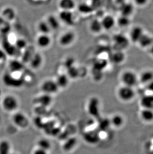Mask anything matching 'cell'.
Returning <instances> with one entry per match:
<instances>
[{"label":"cell","mask_w":153,"mask_h":154,"mask_svg":"<svg viewBox=\"0 0 153 154\" xmlns=\"http://www.w3.org/2000/svg\"><path fill=\"white\" fill-rule=\"evenodd\" d=\"M150 52L151 55L153 57V45L151 47L150 50Z\"/></svg>","instance_id":"7dc6e473"},{"label":"cell","mask_w":153,"mask_h":154,"mask_svg":"<svg viewBox=\"0 0 153 154\" xmlns=\"http://www.w3.org/2000/svg\"><path fill=\"white\" fill-rule=\"evenodd\" d=\"M112 61L116 64H120L125 60V54L123 51H116L111 56Z\"/></svg>","instance_id":"83f0119b"},{"label":"cell","mask_w":153,"mask_h":154,"mask_svg":"<svg viewBox=\"0 0 153 154\" xmlns=\"http://www.w3.org/2000/svg\"><path fill=\"white\" fill-rule=\"evenodd\" d=\"M79 71L78 69L73 66L72 67L68 69V76L69 77H71L72 79H76L79 76Z\"/></svg>","instance_id":"f35d334b"},{"label":"cell","mask_w":153,"mask_h":154,"mask_svg":"<svg viewBox=\"0 0 153 154\" xmlns=\"http://www.w3.org/2000/svg\"><path fill=\"white\" fill-rule=\"evenodd\" d=\"M16 16V12L12 8H6L2 12V17L8 22L13 20Z\"/></svg>","instance_id":"603a6c76"},{"label":"cell","mask_w":153,"mask_h":154,"mask_svg":"<svg viewBox=\"0 0 153 154\" xmlns=\"http://www.w3.org/2000/svg\"><path fill=\"white\" fill-rule=\"evenodd\" d=\"M110 125H111L110 120L106 118L101 119L100 121L98 124V128L100 129V131H106V130L108 129Z\"/></svg>","instance_id":"d590c367"},{"label":"cell","mask_w":153,"mask_h":154,"mask_svg":"<svg viewBox=\"0 0 153 154\" xmlns=\"http://www.w3.org/2000/svg\"><path fill=\"white\" fill-rule=\"evenodd\" d=\"M121 80L123 85L133 87L137 83L138 77L134 72L128 70L123 73L121 76Z\"/></svg>","instance_id":"7a4b0ae2"},{"label":"cell","mask_w":153,"mask_h":154,"mask_svg":"<svg viewBox=\"0 0 153 154\" xmlns=\"http://www.w3.org/2000/svg\"><path fill=\"white\" fill-rule=\"evenodd\" d=\"M76 144V140L75 138H71L68 140L64 145V149L66 151H69L74 148Z\"/></svg>","instance_id":"8d00e7d4"},{"label":"cell","mask_w":153,"mask_h":154,"mask_svg":"<svg viewBox=\"0 0 153 154\" xmlns=\"http://www.w3.org/2000/svg\"><path fill=\"white\" fill-rule=\"evenodd\" d=\"M117 95L121 100L129 102L134 98L135 92L133 87L123 85L119 87L117 90Z\"/></svg>","instance_id":"6da1fadb"},{"label":"cell","mask_w":153,"mask_h":154,"mask_svg":"<svg viewBox=\"0 0 153 154\" xmlns=\"http://www.w3.org/2000/svg\"><path fill=\"white\" fill-rule=\"evenodd\" d=\"M38 148L48 151L51 147V144L50 141L46 138H41L38 141Z\"/></svg>","instance_id":"d6a6232c"},{"label":"cell","mask_w":153,"mask_h":154,"mask_svg":"<svg viewBox=\"0 0 153 154\" xmlns=\"http://www.w3.org/2000/svg\"><path fill=\"white\" fill-rule=\"evenodd\" d=\"M141 104L143 108L153 109V95H148L144 96L141 100Z\"/></svg>","instance_id":"cb8c5ba5"},{"label":"cell","mask_w":153,"mask_h":154,"mask_svg":"<svg viewBox=\"0 0 153 154\" xmlns=\"http://www.w3.org/2000/svg\"><path fill=\"white\" fill-rule=\"evenodd\" d=\"M133 12L134 7L131 3H127L125 2L120 5V12L122 16L129 17L133 14Z\"/></svg>","instance_id":"4fadbf2b"},{"label":"cell","mask_w":153,"mask_h":154,"mask_svg":"<svg viewBox=\"0 0 153 154\" xmlns=\"http://www.w3.org/2000/svg\"><path fill=\"white\" fill-rule=\"evenodd\" d=\"M60 20L65 23V25L72 26L74 25V15L72 11H61L59 14Z\"/></svg>","instance_id":"ba28073f"},{"label":"cell","mask_w":153,"mask_h":154,"mask_svg":"<svg viewBox=\"0 0 153 154\" xmlns=\"http://www.w3.org/2000/svg\"><path fill=\"white\" fill-rule=\"evenodd\" d=\"M46 21L49 25L51 30H57L60 28L59 20L54 15H49Z\"/></svg>","instance_id":"44dd1931"},{"label":"cell","mask_w":153,"mask_h":154,"mask_svg":"<svg viewBox=\"0 0 153 154\" xmlns=\"http://www.w3.org/2000/svg\"><path fill=\"white\" fill-rule=\"evenodd\" d=\"M51 42V39L48 35L41 34L36 39V43L41 48H46L49 47Z\"/></svg>","instance_id":"5bb4252c"},{"label":"cell","mask_w":153,"mask_h":154,"mask_svg":"<svg viewBox=\"0 0 153 154\" xmlns=\"http://www.w3.org/2000/svg\"><path fill=\"white\" fill-rule=\"evenodd\" d=\"M75 35L72 32H67L62 35L60 38L59 44L62 47H68L74 42Z\"/></svg>","instance_id":"30bf717a"},{"label":"cell","mask_w":153,"mask_h":154,"mask_svg":"<svg viewBox=\"0 0 153 154\" xmlns=\"http://www.w3.org/2000/svg\"><path fill=\"white\" fill-rule=\"evenodd\" d=\"M9 68L13 72H16L21 71L23 69V65L19 60H14L10 63Z\"/></svg>","instance_id":"f546056e"},{"label":"cell","mask_w":153,"mask_h":154,"mask_svg":"<svg viewBox=\"0 0 153 154\" xmlns=\"http://www.w3.org/2000/svg\"><path fill=\"white\" fill-rule=\"evenodd\" d=\"M78 10L80 13L82 14H89L94 11L91 5L85 2L80 3L78 5Z\"/></svg>","instance_id":"4316f807"},{"label":"cell","mask_w":153,"mask_h":154,"mask_svg":"<svg viewBox=\"0 0 153 154\" xmlns=\"http://www.w3.org/2000/svg\"><path fill=\"white\" fill-rule=\"evenodd\" d=\"M3 82L4 85L12 88H19L23 85L22 79H17L9 73H6L3 76Z\"/></svg>","instance_id":"5b68a950"},{"label":"cell","mask_w":153,"mask_h":154,"mask_svg":"<svg viewBox=\"0 0 153 154\" xmlns=\"http://www.w3.org/2000/svg\"><path fill=\"white\" fill-rule=\"evenodd\" d=\"M2 106L4 109L8 112L16 110L19 106L17 99L13 95H8L3 99Z\"/></svg>","instance_id":"3957f363"},{"label":"cell","mask_w":153,"mask_h":154,"mask_svg":"<svg viewBox=\"0 0 153 154\" xmlns=\"http://www.w3.org/2000/svg\"><path fill=\"white\" fill-rule=\"evenodd\" d=\"M41 88L44 94L50 95L56 93L59 89V87L55 81L48 79L42 83Z\"/></svg>","instance_id":"8992f818"},{"label":"cell","mask_w":153,"mask_h":154,"mask_svg":"<svg viewBox=\"0 0 153 154\" xmlns=\"http://www.w3.org/2000/svg\"><path fill=\"white\" fill-rule=\"evenodd\" d=\"M3 46L4 52H6V54H8L10 56L14 55L16 54V50H18L16 49L15 45H13L9 41L6 40L4 41Z\"/></svg>","instance_id":"484cf974"},{"label":"cell","mask_w":153,"mask_h":154,"mask_svg":"<svg viewBox=\"0 0 153 154\" xmlns=\"http://www.w3.org/2000/svg\"><path fill=\"white\" fill-rule=\"evenodd\" d=\"M55 82L59 88H64L68 86L69 79L68 75L65 74H60L57 76Z\"/></svg>","instance_id":"d4e9b609"},{"label":"cell","mask_w":153,"mask_h":154,"mask_svg":"<svg viewBox=\"0 0 153 154\" xmlns=\"http://www.w3.org/2000/svg\"><path fill=\"white\" fill-rule=\"evenodd\" d=\"M103 4L102 0H92L91 3L90 4L92 9L94 10H97L100 9V7H101Z\"/></svg>","instance_id":"60d3db41"},{"label":"cell","mask_w":153,"mask_h":154,"mask_svg":"<svg viewBox=\"0 0 153 154\" xmlns=\"http://www.w3.org/2000/svg\"><path fill=\"white\" fill-rule=\"evenodd\" d=\"M32 154H48V153L47 151L45 150L38 148L33 152Z\"/></svg>","instance_id":"7bdbcfd3"},{"label":"cell","mask_w":153,"mask_h":154,"mask_svg":"<svg viewBox=\"0 0 153 154\" xmlns=\"http://www.w3.org/2000/svg\"><path fill=\"white\" fill-rule=\"evenodd\" d=\"M148 89L149 91L153 92V81L147 85Z\"/></svg>","instance_id":"f6af8a7d"},{"label":"cell","mask_w":153,"mask_h":154,"mask_svg":"<svg viewBox=\"0 0 153 154\" xmlns=\"http://www.w3.org/2000/svg\"><path fill=\"white\" fill-rule=\"evenodd\" d=\"M59 6L62 11H71L75 8L76 3L74 0H60Z\"/></svg>","instance_id":"2e32d148"},{"label":"cell","mask_w":153,"mask_h":154,"mask_svg":"<svg viewBox=\"0 0 153 154\" xmlns=\"http://www.w3.org/2000/svg\"><path fill=\"white\" fill-rule=\"evenodd\" d=\"M101 23L103 29L108 31L114 27L116 21L112 16L107 15L103 17L101 20Z\"/></svg>","instance_id":"7c38bea8"},{"label":"cell","mask_w":153,"mask_h":154,"mask_svg":"<svg viewBox=\"0 0 153 154\" xmlns=\"http://www.w3.org/2000/svg\"><path fill=\"white\" fill-rule=\"evenodd\" d=\"M1 90L0 89V95H1Z\"/></svg>","instance_id":"c3c4849f"},{"label":"cell","mask_w":153,"mask_h":154,"mask_svg":"<svg viewBox=\"0 0 153 154\" xmlns=\"http://www.w3.org/2000/svg\"><path fill=\"white\" fill-rule=\"evenodd\" d=\"M111 125L116 128H120L124 124V119L123 117L119 114H116L110 120Z\"/></svg>","instance_id":"f1b7e54d"},{"label":"cell","mask_w":153,"mask_h":154,"mask_svg":"<svg viewBox=\"0 0 153 154\" xmlns=\"http://www.w3.org/2000/svg\"><path fill=\"white\" fill-rule=\"evenodd\" d=\"M51 99V96L50 95L46 94H44L42 95V96H40L39 97V101L40 103H41L42 104L44 105L49 104L50 103Z\"/></svg>","instance_id":"ab89813d"},{"label":"cell","mask_w":153,"mask_h":154,"mask_svg":"<svg viewBox=\"0 0 153 154\" xmlns=\"http://www.w3.org/2000/svg\"><path fill=\"white\" fill-rule=\"evenodd\" d=\"M7 54L4 50H0V60H6Z\"/></svg>","instance_id":"ee69618b"},{"label":"cell","mask_w":153,"mask_h":154,"mask_svg":"<svg viewBox=\"0 0 153 154\" xmlns=\"http://www.w3.org/2000/svg\"><path fill=\"white\" fill-rule=\"evenodd\" d=\"M42 57L41 54L38 53L33 54L31 60H29L31 67L35 69H38L42 64Z\"/></svg>","instance_id":"e0dca14e"},{"label":"cell","mask_w":153,"mask_h":154,"mask_svg":"<svg viewBox=\"0 0 153 154\" xmlns=\"http://www.w3.org/2000/svg\"><path fill=\"white\" fill-rule=\"evenodd\" d=\"M114 45L116 48V51H122L128 46V40L124 35L118 34L113 37Z\"/></svg>","instance_id":"52a82bcc"},{"label":"cell","mask_w":153,"mask_h":154,"mask_svg":"<svg viewBox=\"0 0 153 154\" xmlns=\"http://www.w3.org/2000/svg\"><path fill=\"white\" fill-rule=\"evenodd\" d=\"M10 26L9 22L5 20L3 17H0V32L3 34H6L9 32Z\"/></svg>","instance_id":"836d02e7"},{"label":"cell","mask_w":153,"mask_h":154,"mask_svg":"<svg viewBox=\"0 0 153 154\" xmlns=\"http://www.w3.org/2000/svg\"><path fill=\"white\" fill-rule=\"evenodd\" d=\"M117 25L121 28H126L130 25V20L129 17L121 15L117 20Z\"/></svg>","instance_id":"e575fe53"},{"label":"cell","mask_w":153,"mask_h":154,"mask_svg":"<svg viewBox=\"0 0 153 154\" xmlns=\"http://www.w3.org/2000/svg\"><path fill=\"white\" fill-rule=\"evenodd\" d=\"M13 120L14 123L19 128H25L28 125V120L26 116L22 113H16L14 115Z\"/></svg>","instance_id":"9c48e42d"},{"label":"cell","mask_w":153,"mask_h":154,"mask_svg":"<svg viewBox=\"0 0 153 154\" xmlns=\"http://www.w3.org/2000/svg\"><path fill=\"white\" fill-rule=\"evenodd\" d=\"M144 34L142 28L140 26L133 27L130 31L129 37L130 41L133 43H138L140 38Z\"/></svg>","instance_id":"8fae6325"},{"label":"cell","mask_w":153,"mask_h":154,"mask_svg":"<svg viewBox=\"0 0 153 154\" xmlns=\"http://www.w3.org/2000/svg\"><path fill=\"white\" fill-rule=\"evenodd\" d=\"M140 82L143 84L148 85L153 81V71L148 70L143 71L140 76Z\"/></svg>","instance_id":"7402d4cb"},{"label":"cell","mask_w":153,"mask_h":154,"mask_svg":"<svg viewBox=\"0 0 153 154\" xmlns=\"http://www.w3.org/2000/svg\"><path fill=\"white\" fill-rule=\"evenodd\" d=\"M84 139L89 144H95L99 141L100 136L97 132L90 131L85 134Z\"/></svg>","instance_id":"ac0fdd59"},{"label":"cell","mask_w":153,"mask_h":154,"mask_svg":"<svg viewBox=\"0 0 153 154\" xmlns=\"http://www.w3.org/2000/svg\"><path fill=\"white\" fill-rule=\"evenodd\" d=\"M90 29L94 34H98L103 29L101 20L98 19H93L90 25Z\"/></svg>","instance_id":"d6986e66"},{"label":"cell","mask_w":153,"mask_h":154,"mask_svg":"<svg viewBox=\"0 0 153 154\" xmlns=\"http://www.w3.org/2000/svg\"><path fill=\"white\" fill-rule=\"evenodd\" d=\"M38 29L41 34L44 35H48L51 31L47 23L44 20L39 22L38 25Z\"/></svg>","instance_id":"4dcf8cb0"},{"label":"cell","mask_w":153,"mask_h":154,"mask_svg":"<svg viewBox=\"0 0 153 154\" xmlns=\"http://www.w3.org/2000/svg\"><path fill=\"white\" fill-rule=\"evenodd\" d=\"M140 116L144 121L148 123L153 121V110L152 109L143 108L140 112Z\"/></svg>","instance_id":"ffe728a7"},{"label":"cell","mask_w":153,"mask_h":154,"mask_svg":"<svg viewBox=\"0 0 153 154\" xmlns=\"http://www.w3.org/2000/svg\"><path fill=\"white\" fill-rule=\"evenodd\" d=\"M15 47L18 50H22L26 48L27 42L25 39L19 38L16 41L15 43Z\"/></svg>","instance_id":"74e56055"},{"label":"cell","mask_w":153,"mask_h":154,"mask_svg":"<svg viewBox=\"0 0 153 154\" xmlns=\"http://www.w3.org/2000/svg\"><path fill=\"white\" fill-rule=\"evenodd\" d=\"M88 112L92 116L97 118L100 115V101L95 97H92L88 104Z\"/></svg>","instance_id":"277c9868"},{"label":"cell","mask_w":153,"mask_h":154,"mask_svg":"<svg viewBox=\"0 0 153 154\" xmlns=\"http://www.w3.org/2000/svg\"><path fill=\"white\" fill-rule=\"evenodd\" d=\"M138 44L142 48H147L153 45V38L147 34H144L139 39Z\"/></svg>","instance_id":"9a60e30c"},{"label":"cell","mask_w":153,"mask_h":154,"mask_svg":"<svg viewBox=\"0 0 153 154\" xmlns=\"http://www.w3.org/2000/svg\"><path fill=\"white\" fill-rule=\"evenodd\" d=\"M117 4L122 5L123 3H125L126 2V0H115Z\"/></svg>","instance_id":"bcb514c9"},{"label":"cell","mask_w":153,"mask_h":154,"mask_svg":"<svg viewBox=\"0 0 153 154\" xmlns=\"http://www.w3.org/2000/svg\"><path fill=\"white\" fill-rule=\"evenodd\" d=\"M148 0H134V2L135 4L140 7L144 6L147 4Z\"/></svg>","instance_id":"b9f144b4"},{"label":"cell","mask_w":153,"mask_h":154,"mask_svg":"<svg viewBox=\"0 0 153 154\" xmlns=\"http://www.w3.org/2000/svg\"><path fill=\"white\" fill-rule=\"evenodd\" d=\"M10 144L7 140H2L0 142V154H10Z\"/></svg>","instance_id":"1f68e13d"}]
</instances>
